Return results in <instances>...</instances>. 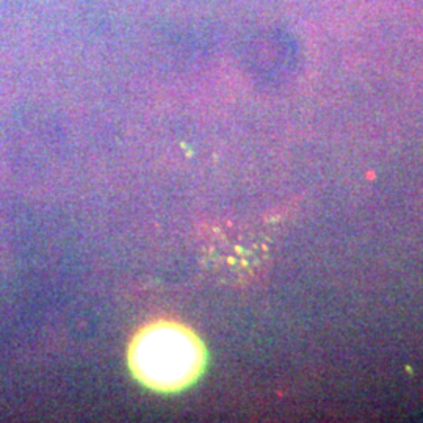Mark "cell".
Masks as SVG:
<instances>
[{
  "label": "cell",
  "mask_w": 423,
  "mask_h": 423,
  "mask_svg": "<svg viewBox=\"0 0 423 423\" xmlns=\"http://www.w3.org/2000/svg\"><path fill=\"white\" fill-rule=\"evenodd\" d=\"M205 353L201 340L177 321H154L132 339L130 370L141 384L157 392H177L201 375Z\"/></svg>",
  "instance_id": "obj_1"
}]
</instances>
